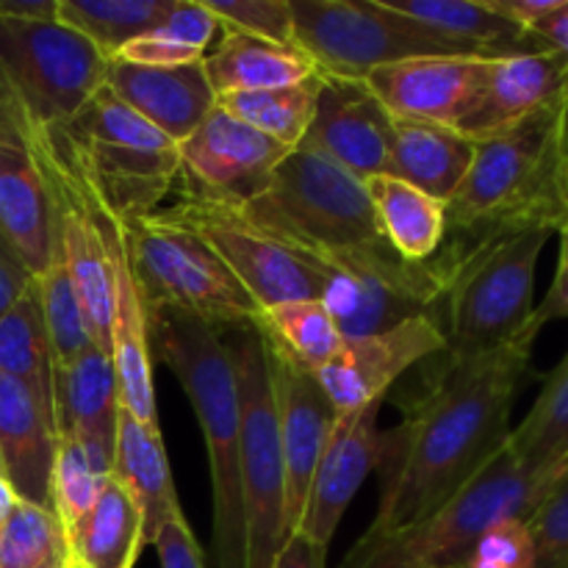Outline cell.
<instances>
[{
	"label": "cell",
	"mask_w": 568,
	"mask_h": 568,
	"mask_svg": "<svg viewBox=\"0 0 568 568\" xmlns=\"http://www.w3.org/2000/svg\"><path fill=\"white\" fill-rule=\"evenodd\" d=\"M316 94H320V75L294 83V87L266 89V92L220 94L216 109L294 150L303 142L314 120Z\"/></svg>",
	"instance_id": "36"
},
{
	"label": "cell",
	"mask_w": 568,
	"mask_h": 568,
	"mask_svg": "<svg viewBox=\"0 0 568 568\" xmlns=\"http://www.w3.org/2000/svg\"><path fill=\"white\" fill-rule=\"evenodd\" d=\"M14 505H17V494L11 491L9 480L0 475V521L11 514V508H14Z\"/></svg>",
	"instance_id": "50"
},
{
	"label": "cell",
	"mask_w": 568,
	"mask_h": 568,
	"mask_svg": "<svg viewBox=\"0 0 568 568\" xmlns=\"http://www.w3.org/2000/svg\"><path fill=\"white\" fill-rule=\"evenodd\" d=\"M0 231L31 275L59 255V214L39 159L31 116L0 75Z\"/></svg>",
	"instance_id": "14"
},
{
	"label": "cell",
	"mask_w": 568,
	"mask_h": 568,
	"mask_svg": "<svg viewBox=\"0 0 568 568\" xmlns=\"http://www.w3.org/2000/svg\"><path fill=\"white\" fill-rule=\"evenodd\" d=\"M477 144L455 128L394 120V178L447 205L464 183Z\"/></svg>",
	"instance_id": "28"
},
{
	"label": "cell",
	"mask_w": 568,
	"mask_h": 568,
	"mask_svg": "<svg viewBox=\"0 0 568 568\" xmlns=\"http://www.w3.org/2000/svg\"><path fill=\"white\" fill-rule=\"evenodd\" d=\"M272 568H327V547L311 541L303 532H292Z\"/></svg>",
	"instance_id": "46"
},
{
	"label": "cell",
	"mask_w": 568,
	"mask_h": 568,
	"mask_svg": "<svg viewBox=\"0 0 568 568\" xmlns=\"http://www.w3.org/2000/svg\"><path fill=\"white\" fill-rule=\"evenodd\" d=\"M105 477L109 475L94 464L92 455L75 438H59L53 475H50V508L59 516L61 525L72 527L92 508Z\"/></svg>",
	"instance_id": "39"
},
{
	"label": "cell",
	"mask_w": 568,
	"mask_h": 568,
	"mask_svg": "<svg viewBox=\"0 0 568 568\" xmlns=\"http://www.w3.org/2000/svg\"><path fill=\"white\" fill-rule=\"evenodd\" d=\"M552 231L547 227H483L444 239L438 258L447 272L442 305L444 358H483L521 338L532 327L538 258Z\"/></svg>",
	"instance_id": "2"
},
{
	"label": "cell",
	"mask_w": 568,
	"mask_h": 568,
	"mask_svg": "<svg viewBox=\"0 0 568 568\" xmlns=\"http://www.w3.org/2000/svg\"><path fill=\"white\" fill-rule=\"evenodd\" d=\"M383 239L405 261H430L447 239V205L394 175L366 181Z\"/></svg>",
	"instance_id": "30"
},
{
	"label": "cell",
	"mask_w": 568,
	"mask_h": 568,
	"mask_svg": "<svg viewBox=\"0 0 568 568\" xmlns=\"http://www.w3.org/2000/svg\"><path fill=\"white\" fill-rule=\"evenodd\" d=\"M564 466V464H560ZM558 469L532 471L519 464L508 442L460 486L442 508L386 532L361 536L338 568H460L497 525L527 519Z\"/></svg>",
	"instance_id": "5"
},
{
	"label": "cell",
	"mask_w": 568,
	"mask_h": 568,
	"mask_svg": "<svg viewBox=\"0 0 568 568\" xmlns=\"http://www.w3.org/2000/svg\"><path fill=\"white\" fill-rule=\"evenodd\" d=\"M466 568H532V538L525 519L494 527L475 547Z\"/></svg>",
	"instance_id": "42"
},
{
	"label": "cell",
	"mask_w": 568,
	"mask_h": 568,
	"mask_svg": "<svg viewBox=\"0 0 568 568\" xmlns=\"http://www.w3.org/2000/svg\"><path fill=\"white\" fill-rule=\"evenodd\" d=\"M161 568H205V555L189 527L186 516L170 521L153 541Z\"/></svg>",
	"instance_id": "43"
},
{
	"label": "cell",
	"mask_w": 568,
	"mask_h": 568,
	"mask_svg": "<svg viewBox=\"0 0 568 568\" xmlns=\"http://www.w3.org/2000/svg\"><path fill=\"white\" fill-rule=\"evenodd\" d=\"M50 128H59L89 186L122 222L155 214L175 189L181 175L178 144L128 109L109 87L70 122Z\"/></svg>",
	"instance_id": "7"
},
{
	"label": "cell",
	"mask_w": 568,
	"mask_h": 568,
	"mask_svg": "<svg viewBox=\"0 0 568 568\" xmlns=\"http://www.w3.org/2000/svg\"><path fill=\"white\" fill-rule=\"evenodd\" d=\"M536 338L453 364L444 355L410 414L383 430L381 508L364 536H386L442 508L508 442L510 410L530 375Z\"/></svg>",
	"instance_id": "1"
},
{
	"label": "cell",
	"mask_w": 568,
	"mask_h": 568,
	"mask_svg": "<svg viewBox=\"0 0 568 568\" xmlns=\"http://www.w3.org/2000/svg\"><path fill=\"white\" fill-rule=\"evenodd\" d=\"M111 477L131 494L136 508L142 510L148 544H153L170 521L183 516L161 427L144 425L125 408H120V416H116Z\"/></svg>",
	"instance_id": "25"
},
{
	"label": "cell",
	"mask_w": 568,
	"mask_h": 568,
	"mask_svg": "<svg viewBox=\"0 0 568 568\" xmlns=\"http://www.w3.org/2000/svg\"><path fill=\"white\" fill-rule=\"evenodd\" d=\"M216 31L220 22L203 0H175L170 14L153 31L125 44L116 59L148 67L200 64L209 55Z\"/></svg>",
	"instance_id": "35"
},
{
	"label": "cell",
	"mask_w": 568,
	"mask_h": 568,
	"mask_svg": "<svg viewBox=\"0 0 568 568\" xmlns=\"http://www.w3.org/2000/svg\"><path fill=\"white\" fill-rule=\"evenodd\" d=\"M67 536L75 568H133L142 547H148L142 510L111 475L92 508L67 527Z\"/></svg>",
	"instance_id": "29"
},
{
	"label": "cell",
	"mask_w": 568,
	"mask_h": 568,
	"mask_svg": "<svg viewBox=\"0 0 568 568\" xmlns=\"http://www.w3.org/2000/svg\"><path fill=\"white\" fill-rule=\"evenodd\" d=\"M255 331L270 349L281 353L305 372H320L342 347L336 320L322 300H297L261 311Z\"/></svg>",
	"instance_id": "31"
},
{
	"label": "cell",
	"mask_w": 568,
	"mask_h": 568,
	"mask_svg": "<svg viewBox=\"0 0 568 568\" xmlns=\"http://www.w3.org/2000/svg\"><path fill=\"white\" fill-rule=\"evenodd\" d=\"M239 383V475H242L244 568H272L286 544V471L277 436L270 349L255 327L231 342Z\"/></svg>",
	"instance_id": "9"
},
{
	"label": "cell",
	"mask_w": 568,
	"mask_h": 568,
	"mask_svg": "<svg viewBox=\"0 0 568 568\" xmlns=\"http://www.w3.org/2000/svg\"><path fill=\"white\" fill-rule=\"evenodd\" d=\"M53 372L55 364L37 286H31L6 314H0V375L26 383L55 416Z\"/></svg>",
	"instance_id": "32"
},
{
	"label": "cell",
	"mask_w": 568,
	"mask_h": 568,
	"mask_svg": "<svg viewBox=\"0 0 568 568\" xmlns=\"http://www.w3.org/2000/svg\"><path fill=\"white\" fill-rule=\"evenodd\" d=\"M175 0H59V22L81 33L105 59L153 31Z\"/></svg>",
	"instance_id": "34"
},
{
	"label": "cell",
	"mask_w": 568,
	"mask_h": 568,
	"mask_svg": "<svg viewBox=\"0 0 568 568\" xmlns=\"http://www.w3.org/2000/svg\"><path fill=\"white\" fill-rule=\"evenodd\" d=\"M525 525L532 538V568H568V460Z\"/></svg>",
	"instance_id": "40"
},
{
	"label": "cell",
	"mask_w": 568,
	"mask_h": 568,
	"mask_svg": "<svg viewBox=\"0 0 568 568\" xmlns=\"http://www.w3.org/2000/svg\"><path fill=\"white\" fill-rule=\"evenodd\" d=\"M0 568H75L70 536L59 516L17 499L0 521Z\"/></svg>",
	"instance_id": "37"
},
{
	"label": "cell",
	"mask_w": 568,
	"mask_h": 568,
	"mask_svg": "<svg viewBox=\"0 0 568 568\" xmlns=\"http://www.w3.org/2000/svg\"><path fill=\"white\" fill-rule=\"evenodd\" d=\"M0 475H3V471H0Z\"/></svg>",
	"instance_id": "52"
},
{
	"label": "cell",
	"mask_w": 568,
	"mask_h": 568,
	"mask_svg": "<svg viewBox=\"0 0 568 568\" xmlns=\"http://www.w3.org/2000/svg\"><path fill=\"white\" fill-rule=\"evenodd\" d=\"M33 286V275L20 258L9 239L0 231V314L11 308L28 288Z\"/></svg>",
	"instance_id": "45"
},
{
	"label": "cell",
	"mask_w": 568,
	"mask_h": 568,
	"mask_svg": "<svg viewBox=\"0 0 568 568\" xmlns=\"http://www.w3.org/2000/svg\"><path fill=\"white\" fill-rule=\"evenodd\" d=\"M164 214L197 233L253 294L261 311L297 300H320L325 292L327 270L320 261L283 244L250 222L236 205L181 192V203Z\"/></svg>",
	"instance_id": "13"
},
{
	"label": "cell",
	"mask_w": 568,
	"mask_h": 568,
	"mask_svg": "<svg viewBox=\"0 0 568 568\" xmlns=\"http://www.w3.org/2000/svg\"><path fill=\"white\" fill-rule=\"evenodd\" d=\"M264 338V336H261ZM270 349V344H266ZM272 388H275L277 436L286 471V532L292 536L303 519L305 499L316 464L338 425V414L311 372L300 369L281 353L270 349Z\"/></svg>",
	"instance_id": "19"
},
{
	"label": "cell",
	"mask_w": 568,
	"mask_h": 568,
	"mask_svg": "<svg viewBox=\"0 0 568 568\" xmlns=\"http://www.w3.org/2000/svg\"><path fill=\"white\" fill-rule=\"evenodd\" d=\"M560 236V253H558V270H555L549 292L544 294L541 303L532 311V327L541 333L544 325L558 320H568V222L558 231Z\"/></svg>",
	"instance_id": "44"
},
{
	"label": "cell",
	"mask_w": 568,
	"mask_h": 568,
	"mask_svg": "<svg viewBox=\"0 0 568 568\" xmlns=\"http://www.w3.org/2000/svg\"><path fill=\"white\" fill-rule=\"evenodd\" d=\"M300 144L361 181L394 172V116L358 78L320 75L314 120Z\"/></svg>",
	"instance_id": "17"
},
{
	"label": "cell",
	"mask_w": 568,
	"mask_h": 568,
	"mask_svg": "<svg viewBox=\"0 0 568 568\" xmlns=\"http://www.w3.org/2000/svg\"><path fill=\"white\" fill-rule=\"evenodd\" d=\"M153 361H161L186 392L200 422L214 491L216 568H244L242 475H239V383L231 342L216 327L155 311L148 320Z\"/></svg>",
	"instance_id": "4"
},
{
	"label": "cell",
	"mask_w": 568,
	"mask_h": 568,
	"mask_svg": "<svg viewBox=\"0 0 568 568\" xmlns=\"http://www.w3.org/2000/svg\"><path fill=\"white\" fill-rule=\"evenodd\" d=\"M327 270L322 303L336 320L342 338L392 331L416 316L442 322L447 272L438 255L430 261H405L388 242L320 261Z\"/></svg>",
	"instance_id": "11"
},
{
	"label": "cell",
	"mask_w": 568,
	"mask_h": 568,
	"mask_svg": "<svg viewBox=\"0 0 568 568\" xmlns=\"http://www.w3.org/2000/svg\"><path fill=\"white\" fill-rule=\"evenodd\" d=\"M0 75L37 125H64L109 75V59L61 22L0 17Z\"/></svg>",
	"instance_id": "12"
},
{
	"label": "cell",
	"mask_w": 568,
	"mask_h": 568,
	"mask_svg": "<svg viewBox=\"0 0 568 568\" xmlns=\"http://www.w3.org/2000/svg\"><path fill=\"white\" fill-rule=\"evenodd\" d=\"M236 209L283 244L316 261L386 242L366 181L305 144H297L277 164L266 186Z\"/></svg>",
	"instance_id": "6"
},
{
	"label": "cell",
	"mask_w": 568,
	"mask_h": 568,
	"mask_svg": "<svg viewBox=\"0 0 568 568\" xmlns=\"http://www.w3.org/2000/svg\"><path fill=\"white\" fill-rule=\"evenodd\" d=\"M222 33L294 42L292 0H203Z\"/></svg>",
	"instance_id": "41"
},
{
	"label": "cell",
	"mask_w": 568,
	"mask_h": 568,
	"mask_svg": "<svg viewBox=\"0 0 568 568\" xmlns=\"http://www.w3.org/2000/svg\"><path fill=\"white\" fill-rule=\"evenodd\" d=\"M33 286H37L39 308H42L44 331H48L50 353H53L55 366L72 364L92 344H100L94 338L92 325L87 320V311H83L81 297H78L75 283H72L70 272H67L61 253L55 255L53 264L42 275L33 277Z\"/></svg>",
	"instance_id": "38"
},
{
	"label": "cell",
	"mask_w": 568,
	"mask_h": 568,
	"mask_svg": "<svg viewBox=\"0 0 568 568\" xmlns=\"http://www.w3.org/2000/svg\"><path fill=\"white\" fill-rule=\"evenodd\" d=\"M483 3L488 6V11L503 17V20L530 31V28L536 26L538 20H544L560 0H483Z\"/></svg>",
	"instance_id": "47"
},
{
	"label": "cell",
	"mask_w": 568,
	"mask_h": 568,
	"mask_svg": "<svg viewBox=\"0 0 568 568\" xmlns=\"http://www.w3.org/2000/svg\"><path fill=\"white\" fill-rule=\"evenodd\" d=\"M105 87L175 144L192 136L216 109V92L205 75L203 61L183 67H148L111 59Z\"/></svg>",
	"instance_id": "23"
},
{
	"label": "cell",
	"mask_w": 568,
	"mask_h": 568,
	"mask_svg": "<svg viewBox=\"0 0 568 568\" xmlns=\"http://www.w3.org/2000/svg\"><path fill=\"white\" fill-rule=\"evenodd\" d=\"M55 449L53 410L26 383L0 375V471L17 499L50 508Z\"/></svg>",
	"instance_id": "24"
},
{
	"label": "cell",
	"mask_w": 568,
	"mask_h": 568,
	"mask_svg": "<svg viewBox=\"0 0 568 568\" xmlns=\"http://www.w3.org/2000/svg\"><path fill=\"white\" fill-rule=\"evenodd\" d=\"M510 453L532 471L558 469L568 460V349L544 377L536 403L525 419L510 427Z\"/></svg>",
	"instance_id": "33"
},
{
	"label": "cell",
	"mask_w": 568,
	"mask_h": 568,
	"mask_svg": "<svg viewBox=\"0 0 568 568\" xmlns=\"http://www.w3.org/2000/svg\"><path fill=\"white\" fill-rule=\"evenodd\" d=\"M53 405L59 438H75L94 464L111 475L116 416L122 408L111 349L92 344L72 364L55 366Z\"/></svg>",
	"instance_id": "22"
},
{
	"label": "cell",
	"mask_w": 568,
	"mask_h": 568,
	"mask_svg": "<svg viewBox=\"0 0 568 568\" xmlns=\"http://www.w3.org/2000/svg\"><path fill=\"white\" fill-rule=\"evenodd\" d=\"M292 148L214 109L203 125L178 144V192H194L227 205L253 200Z\"/></svg>",
	"instance_id": "15"
},
{
	"label": "cell",
	"mask_w": 568,
	"mask_h": 568,
	"mask_svg": "<svg viewBox=\"0 0 568 568\" xmlns=\"http://www.w3.org/2000/svg\"><path fill=\"white\" fill-rule=\"evenodd\" d=\"M383 3L480 59H505V55L547 50L536 33L488 11L483 0H383Z\"/></svg>",
	"instance_id": "26"
},
{
	"label": "cell",
	"mask_w": 568,
	"mask_h": 568,
	"mask_svg": "<svg viewBox=\"0 0 568 568\" xmlns=\"http://www.w3.org/2000/svg\"><path fill=\"white\" fill-rule=\"evenodd\" d=\"M568 222V100L521 125L477 142L475 161L447 203V236L483 227H547Z\"/></svg>",
	"instance_id": "3"
},
{
	"label": "cell",
	"mask_w": 568,
	"mask_h": 568,
	"mask_svg": "<svg viewBox=\"0 0 568 568\" xmlns=\"http://www.w3.org/2000/svg\"><path fill=\"white\" fill-rule=\"evenodd\" d=\"M203 67L216 98L294 87L320 75L311 55L294 42H272L247 33H222L220 44L203 59Z\"/></svg>",
	"instance_id": "27"
},
{
	"label": "cell",
	"mask_w": 568,
	"mask_h": 568,
	"mask_svg": "<svg viewBox=\"0 0 568 568\" xmlns=\"http://www.w3.org/2000/svg\"><path fill=\"white\" fill-rule=\"evenodd\" d=\"M460 568H466V566H460Z\"/></svg>",
	"instance_id": "51"
},
{
	"label": "cell",
	"mask_w": 568,
	"mask_h": 568,
	"mask_svg": "<svg viewBox=\"0 0 568 568\" xmlns=\"http://www.w3.org/2000/svg\"><path fill=\"white\" fill-rule=\"evenodd\" d=\"M447 349L442 322L436 316H416L392 331L344 338L338 353L314 372L338 416H353L369 405L383 403L388 388L414 366L433 361Z\"/></svg>",
	"instance_id": "16"
},
{
	"label": "cell",
	"mask_w": 568,
	"mask_h": 568,
	"mask_svg": "<svg viewBox=\"0 0 568 568\" xmlns=\"http://www.w3.org/2000/svg\"><path fill=\"white\" fill-rule=\"evenodd\" d=\"M530 33H536L547 44V50H555L568 59V0H560L544 20L530 28Z\"/></svg>",
	"instance_id": "48"
},
{
	"label": "cell",
	"mask_w": 568,
	"mask_h": 568,
	"mask_svg": "<svg viewBox=\"0 0 568 568\" xmlns=\"http://www.w3.org/2000/svg\"><path fill=\"white\" fill-rule=\"evenodd\" d=\"M0 17L22 22H59V0H0Z\"/></svg>",
	"instance_id": "49"
},
{
	"label": "cell",
	"mask_w": 568,
	"mask_h": 568,
	"mask_svg": "<svg viewBox=\"0 0 568 568\" xmlns=\"http://www.w3.org/2000/svg\"><path fill=\"white\" fill-rule=\"evenodd\" d=\"M122 225L148 320L155 311H181L216 331L255 327L258 303L197 233L164 211Z\"/></svg>",
	"instance_id": "8"
},
{
	"label": "cell",
	"mask_w": 568,
	"mask_h": 568,
	"mask_svg": "<svg viewBox=\"0 0 568 568\" xmlns=\"http://www.w3.org/2000/svg\"><path fill=\"white\" fill-rule=\"evenodd\" d=\"M564 100H568L566 55L555 50L505 55L491 61L480 98L455 131L475 144L486 142Z\"/></svg>",
	"instance_id": "21"
},
{
	"label": "cell",
	"mask_w": 568,
	"mask_h": 568,
	"mask_svg": "<svg viewBox=\"0 0 568 568\" xmlns=\"http://www.w3.org/2000/svg\"><path fill=\"white\" fill-rule=\"evenodd\" d=\"M491 61L480 55H422L381 67L364 81L394 120L455 128L480 98Z\"/></svg>",
	"instance_id": "18"
},
{
	"label": "cell",
	"mask_w": 568,
	"mask_h": 568,
	"mask_svg": "<svg viewBox=\"0 0 568 568\" xmlns=\"http://www.w3.org/2000/svg\"><path fill=\"white\" fill-rule=\"evenodd\" d=\"M294 44L320 75L364 81L381 67L422 55H469L383 0H292Z\"/></svg>",
	"instance_id": "10"
},
{
	"label": "cell",
	"mask_w": 568,
	"mask_h": 568,
	"mask_svg": "<svg viewBox=\"0 0 568 568\" xmlns=\"http://www.w3.org/2000/svg\"><path fill=\"white\" fill-rule=\"evenodd\" d=\"M381 405L375 403L353 416H338L336 430L316 464L303 519L294 532H303L311 541L331 547L349 503L361 491L366 477L381 466L386 449V438L377 427Z\"/></svg>",
	"instance_id": "20"
}]
</instances>
